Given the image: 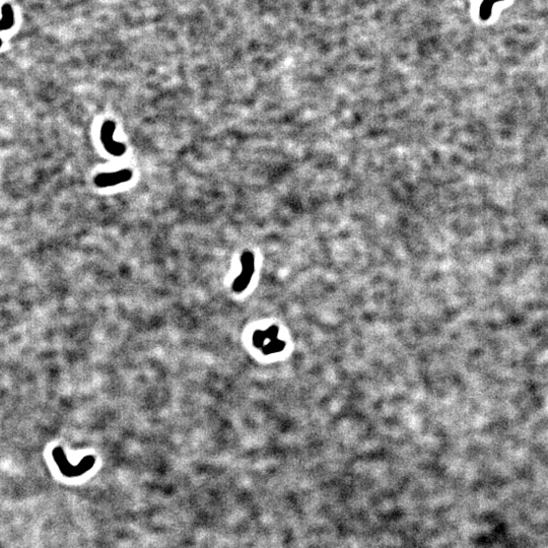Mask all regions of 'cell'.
Listing matches in <instances>:
<instances>
[{
    "instance_id": "6da1fadb",
    "label": "cell",
    "mask_w": 548,
    "mask_h": 548,
    "mask_svg": "<svg viewBox=\"0 0 548 548\" xmlns=\"http://www.w3.org/2000/svg\"><path fill=\"white\" fill-rule=\"evenodd\" d=\"M243 273L242 275L237 278L234 281L232 288L234 291L240 292L246 288L248 285L250 278L253 274V257L251 255H245L243 257Z\"/></svg>"
},
{
    "instance_id": "7a4b0ae2",
    "label": "cell",
    "mask_w": 548,
    "mask_h": 548,
    "mask_svg": "<svg viewBox=\"0 0 548 548\" xmlns=\"http://www.w3.org/2000/svg\"><path fill=\"white\" fill-rule=\"evenodd\" d=\"M493 4H494V2L491 1V0H484L483 3L481 4V6H480V15L483 19H487L489 16H491L492 9H493Z\"/></svg>"
},
{
    "instance_id": "3957f363",
    "label": "cell",
    "mask_w": 548,
    "mask_h": 548,
    "mask_svg": "<svg viewBox=\"0 0 548 548\" xmlns=\"http://www.w3.org/2000/svg\"><path fill=\"white\" fill-rule=\"evenodd\" d=\"M491 1H493V2H497V1H501V0H491Z\"/></svg>"
}]
</instances>
